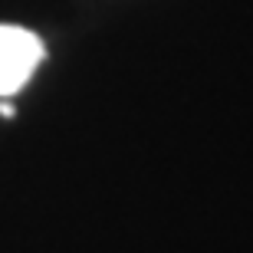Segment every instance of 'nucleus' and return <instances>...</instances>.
I'll return each mask as SVG.
<instances>
[{"instance_id": "1", "label": "nucleus", "mask_w": 253, "mask_h": 253, "mask_svg": "<svg viewBox=\"0 0 253 253\" xmlns=\"http://www.w3.org/2000/svg\"><path fill=\"white\" fill-rule=\"evenodd\" d=\"M46 49L37 33L0 23V95H13L33 79Z\"/></svg>"}]
</instances>
